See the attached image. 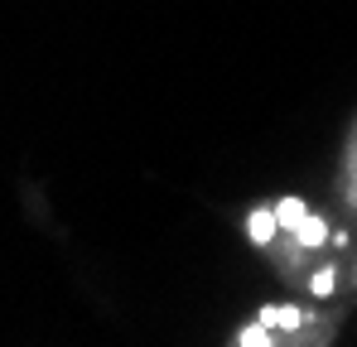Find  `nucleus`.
<instances>
[{
  "mask_svg": "<svg viewBox=\"0 0 357 347\" xmlns=\"http://www.w3.org/2000/svg\"><path fill=\"white\" fill-rule=\"evenodd\" d=\"M343 198L357 213V116H353V125H348V140H343Z\"/></svg>",
  "mask_w": 357,
  "mask_h": 347,
  "instance_id": "obj_1",
  "label": "nucleus"
}]
</instances>
